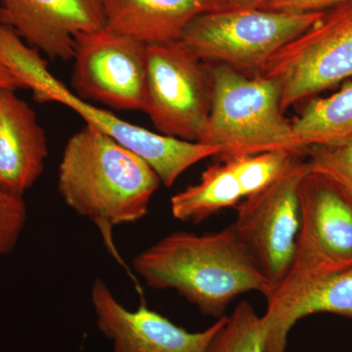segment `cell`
Wrapping results in <instances>:
<instances>
[{
  "label": "cell",
  "mask_w": 352,
  "mask_h": 352,
  "mask_svg": "<svg viewBox=\"0 0 352 352\" xmlns=\"http://www.w3.org/2000/svg\"><path fill=\"white\" fill-rule=\"evenodd\" d=\"M133 268L154 289H175L203 315L223 316L242 294L270 298L274 287L232 226L214 233H171L133 259Z\"/></svg>",
  "instance_id": "1"
},
{
  "label": "cell",
  "mask_w": 352,
  "mask_h": 352,
  "mask_svg": "<svg viewBox=\"0 0 352 352\" xmlns=\"http://www.w3.org/2000/svg\"><path fill=\"white\" fill-rule=\"evenodd\" d=\"M161 183L144 160L88 124L69 138L58 175L65 203L98 227L115 256L113 226L145 217Z\"/></svg>",
  "instance_id": "2"
},
{
  "label": "cell",
  "mask_w": 352,
  "mask_h": 352,
  "mask_svg": "<svg viewBox=\"0 0 352 352\" xmlns=\"http://www.w3.org/2000/svg\"><path fill=\"white\" fill-rule=\"evenodd\" d=\"M0 62L19 78L25 88L32 90L34 100L56 102L75 111L87 124L105 132L144 160L166 187L173 186L194 164L221 154L217 146L148 131L82 100L51 74L39 51L27 45L17 34H8L0 38Z\"/></svg>",
  "instance_id": "3"
},
{
  "label": "cell",
  "mask_w": 352,
  "mask_h": 352,
  "mask_svg": "<svg viewBox=\"0 0 352 352\" xmlns=\"http://www.w3.org/2000/svg\"><path fill=\"white\" fill-rule=\"evenodd\" d=\"M207 129L199 142L217 146L220 157L285 151L305 155L293 124L281 110L279 83L263 75L251 76L215 64Z\"/></svg>",
  "instance_id": "4"
},
{
  "label": "cell",
  "mask_w": 352,
  "mask_h": 352,
  "mask_svg": "<svg viewBox=\"0 0 352 352\" xmlns=\"http://www.w3.org/2000/svg\"><path fill=\"white\" fill-rule=\"evenodd\" d=\"M325 12L259 8L212 11L190 23L180 41L204 61L258 76L274 53L316 24Z\"/></svg>",
  "instance_id": "5"
},
{
  "label": "cell",
  "mask_w": 352,
  "mask_h": 352,
  "mask_svg": "<svg viewBox=\"0 0 352 352\" xmlns=\"http://www.w3.org/2000/svg\"><path fill=\"white\" fill-rule=\"evenodd\" d=\"M300 223L288 274L268 298L284 300L303 285L352 268V197L332 180L305 173Z\"/></svg>",
  "instance_id": "6"
},
{
  "label": "cell",
  "mask_w": 352,
  "mask_h": 352,
  "mask_svg": "<svg viewBox=\"0 0 352 352\" xmlns=\"http://www.w3.org/2000/svg\"><path fill=\"white\" fill-rule=\"evenodd\" d=\"M261 75L279 83L283 113L352 78V2L326 11L274 53Z\"/></svg>",
  "instance_id": "7"
},
{
  "label": "cell",
  "mask_w": 352,
  "mask_h": 352,
  "mask_svg": "<svg viewBox=\"0 0 352 352\" xmlns=\"http://www.w3.org/2000/svg\"><path fill=\"white\" fill-rule=\"evenodd\" d=\"M212 74L182 41L147 45V106L164 135L199 142L212 104Z\"/></svg>",
  "instance_id": "8"
},
{
  "label": "cell",
  "mask_w": 352,
  "mask_h": 352,
  "mask_svg": "<svg viewBox=\"0 0 352 352\" xmlns=\"http://www.w3.org/2000/svg\"><path fill=\"white\" fill-rule=\"evenodd\" d=\"M72 85L82 100L115 110L147 106V45L103 28L75 36Z\"/></svg>",
  "instance_id": "9"
},
{
  "label": "cell",
  "mask_w": 352,
  "mask_h": 352,
  "mask_svg": "<svg viewBox=\"0 0 352 352\" xmlns=\"http://www.w3.org/2000/svg\"><path fill=\"white\" fill-rule=\"evenodd\" d=\"M305 173L303 161L296 157L272 184L234 208L233 228L274 289L288 274L295 256L300 223L298 188Z\"/></svg>",
  "instance_id": "10"
},
{
  "label": "cell",
  "mask_w": 352,
  "mask_h": 352,
  "mask_svg": "<svg viewBox=\"0 0 352 352\" xmlns=\"http://www.w3.org/2000/svg\"><path fill=\"white\" fill-rule=\"evenodd\" d=\"M91 302L99 330L113 342L111 352H207L228 320L223 315L203 332H188L144 303L126 309L102 279L92 285Z\"/></svg>",
  "instance_id": "11"
},
{
  "label": "cell",
  "mask_w": 352,
  "mask_h": 352,
  "mask_svg": "<svg viewBox=\"0 0 352 352\" xmlns=\"http://www.w3.org/2000/svg\"><path fill=\"white\" fill-rule=\"evenodd\" d=\"M105 0H0V23L51 60L74 58L75 36L105 28Z\"/></svg>",
  "instance_id": "12"
},
{
  "label": "cell",
  "mask_w": 352,
  "mask_h": 352,
  "mask_svg": "<svg viewBox=\"0 0 352 352\" xmlns=\"http://www.w3.org/2000/svg\"><path fill=\"white\" fill-rule=\"evenodd\" d=\"M47 157V138L34 111L14 90H0V187L23 196Z\"/></svg>",
  "instance_id": "13"
},
{
  "label": "cell",
  "mask_w": 352,
  "mask_h": 352,
  "mask_svg": "<svg viewBox=\"0 0 352 352\" xmlns=\"http://www.w3.org/2000/svg\"><path fill=\"white\" fill-rule=\"evenodd\" d=\"M105 28L149 44L180 41L199 16L223 10L219 0H105Z\"/></svg>",
  "instance_id": "14"
},
{
  "label": "cell",
  "mask_w": 352,
  "mask_h": 352,
  "mask_svg": "<svg viewBox=\"0 0 352 352\" xmlns=\"http://www.w3.org/2000/svg\"><path fill=\"white\" fill-rule=\"evenodd\" d=\"M318 314L352 319V268L309 282L284 300L267 305L261 316L266 352H286L289 333L296 322Z\"/></svg>",
  "instance_id": "15"
},
{
  "label": "cell",
  "mask_w": 352,
  "mask_h": 352,
  "mask_svg": "<svg viewBox=\"0 0 352 352\" xmlns=\"http://www.w3.org/2000/svg\"><path fill=\"white\" fill-rule=\"evenodd\" d=\"M245 198L244 186L233 157H221L208 166L200 180L170 199L173 217L200 223L224 208H235Z\"/></svg>",
  "instance_id": "16"
},
{
  "label": "cell",
  "mask_w": 352,
  "mask_h": 352,
  "mask_svg": "<svg viewBox=\"0 0 352 352\" xmlns=\"http://www.w3.org/2000/svg\"><path fill=\"white\" fill-rule=\"evenodd\" d=\"M302 149L333 145L352 138V82L326 98L308 102L292 122Z\"/></svg>",
  "instance_id": "17"
},
{
  "label": "cell",
  "mask_w": 352,
  "mask_h": 352,
  "mask_svg": "<svg viewBox=\"0 0 352 352\" xmlns=\"http://www.w3.org/2000/svg\"><path fill=\"white\" fill-rule=\"evenodd\" d=\"M207 352H266L261 316L249 302H241L210 342Z\"/></svg>",
  "instance_id": "18"
},
{
  "label": "cell",
  "mask_w": 352,
  "mask_h": 352,
  "mask_svg": "<svg viewBox=\"0 0 352 352\" xmlns=\"http://www.w3.org/2000/svg\"><path fill=\"white\" fill-rule=\"evenodd\" d=\"M305 173L332 180L352 197V138L333 145L308 148Z\"/></svg>",
  "instance_id": "19"
},
{
  "label": "cell",
  "mask_w": 352,
  "mask_h": 352,
  "mask_svg": "<svg viewBox=\"0 0 352 352\" xmlns=\"http://www.w3.org/2000/svg\"><path fill=\"white\" fill-rule=\"evenodd\" d=\"M27 221V207L23 196L0 187V256L12 251Z\"/></svg>",
  "instance_id": "20"
},
{
  "label": "cell",
  "mask_w": 352,
  "mask_h": 352,
  "mask_svg": "<svg viewBox=\"0 0 352 352\" xmlns=\"http://www.w3.org/2000/svg\"><path fill=\"white\" fill-rule=\"evenodd\" d=\"M349 2L352 0H270L264 9L288 12H321Z\"/></svg>",
  "instance_id": "21"
},
{
  "label": "cell",
  "mask_w": 352,
  "mask_h": 352,
  "mask_svg": "<svg viewBox=\"0 0 352 352\" xmlns=\"http://www.w3.org/2000/svg\"><path fill=\"white\" fill-rule=\"evenodd\" d=\"M20 88H25L22 82L0 62V90L16 91Z\"/></svg>",
  "instance_id": "22"
},
{
  "label": "cell",
  "mask_w": 352,
  "mask_h": 352,
  "mask_svg": "<svg viewBox=\"0 0 352 352\" xmlns=\"http://www.w3.org/2000/svg\"><path fill=\"white\" fill-rule=\"evenodd\" d=\"M224 9L259 8L264 9L270 0H219Z\"/></svg>",
  "instance_id": "23"
}]
</instances>
